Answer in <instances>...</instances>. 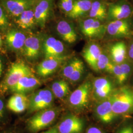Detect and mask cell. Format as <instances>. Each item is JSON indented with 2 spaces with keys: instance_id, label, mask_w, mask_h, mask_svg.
I'll list each match as a JSON object with an SVG mask.
<instances>
[{
  "instance_id": "41",
  "label": "cell",
  "mask_w": 133,
  "mask_h": 133,
  "mask_svg": "<svg viewBox=\"0 0 133 133\" xmlns=\"http://www.w3.org/2000/svg\"><path fill=\"white\" fill-rule=\"evenodd\" d=\"M132 87V88H133V87Z\"/></svg>"
},
{
  "instance_id": "40",
  "label": "cell",
  "mask_w": 133,
  "mask_h": 133,
  "mask_svg": "<svg viewBox=\"0 0 133 133\" xmlns=\"http://www.w3.org/2000/svg\"><path fill=\"white\" fill-rule=\"evenodd\" d=\"M0 133H17L14 132H12V131H10V132H2Z\"/></svg>"
},
{
  "instance_id": "22",
  "label": "cell",
  "mask_w": 133,
  "mask_h": 133,
  "mask_svg": "<svg viewBox=\"0 0 133 133\" xmlns=\"http://www.w3.org/2000/svg\"><path fill=\"white\" fill-rule=\"evenodd\" d=\"M14 22L19 28L25 31H31L37 25L34 5L25 10L18 17L14 19Z\"/></svg>"
},
{
  "instance_id": "23",
  "label": "cell",
  "mask_w": 133,
  "mask_h": 133,
  "mask_svg": "<svg viewBox=\"0 0 133 133\" xmlns=\"http://www.w3.org/2000/svg\"><path fill=\"white\" fill-rule=\"evenodd\" d=\"M102 52L100 46L94 43L89 44L83 50V56L86 62L95 71H98L97 62Z\"/></svg>"
},
{
  "instance_id": "9",
  "label": "cell",
  "mask_w": 133,
  "mask_h": 133,
  "mask_svg": "<svg viewBox=\"0 0 133 133\" xmlns=\"http://www.w3.org/2000/svg\"><path fill=\"white\" fill-rule=\"evenodd\" d=\"M106 30L109 36L114 38L129 37L133 35V27L128 19L110 21Z\"/></svg>"
},
{
  "instance_id": "16",
  "label": "cell",
  "mask_w": 133,
  "mask_h": 133,
  "mask_svg": "<svg viewBox=\"0 0 133 133\" xmlns=\"http://www.w3.org/2000/svg\"><path fill=\"white\" fill-rule=\"evenodd\" d=\"M41 84L39 79L35 76L33 72L22 77L19 81L13 86L10 92L14 93L26 94L38 88Z\"/></svg>"
},
{
  "instance_id": "7",
  "label": "cell",
  "mask_w": 133,
  "mask_h": 133,
  "mask_svg": "<svg viewBox=\"0 0 133 133\" xmlns=\"http://www.w3.org/2000/svg\"><path fill=\"white\" fill-rule=\"evenodd\" d=\"M133 13L131 5L126 0H121L109 5L107 18L110 21L129 19Z\"/></svg>"
},
{
  "instance_id": "1",
  "label": "cell",
  "mask_w": 133,
  "mask_h": 133,
  "mask_svg": "<svg viewBox=\"0 0 133 133\" xmlns=\"http://www.w3.org/2000/svg\"><path fill=\"white\" fill-rule=\"evenodd\" d=\"M109 98L116 115L124 117L133 114V88L131 86H120L113 91Z\"/></svg>"
},
{
  "instance_id": "35",
  "label": "cell",
  "mask_w": 133,
  "mask_h": 133,
  "mask_svg": "<svg viewBox=\"0 0 133 133\" xmlns=\"http://www.w3.org/2000/svg\"><path fill=\"white\" fill-rule=\"evenodd\" d=\"M127 55L129 59L133 62V41L129 45L127 48Z\"/></svg>"
},
{
  "instance_id": "38",
  "label": "cell",
  "mask_w": 133,
  "mask_h": 133,
  "mask_svg": "<svg viewBox=\"0 0 133 133\" xmlns=\"http://www.w3.org/2000/svg\"><path fill=\"white\" fill-rule=\"evenodd\" d=\"M3 71V64L2 59L0 57V77H1L2 75Z\"/></svg>"
},
{
  "instance_id": "2",
  "label": "cell",
  "mask_w": 133,
  "mask_h": 133,
  "mask_svg": "<svg viewBox=\"0 0 133 133\" xmlns=\"http://www.w3.org/2000/svg\"><path fill=\"white\" fill-rule=\"evenodd\" d=\"M59 109L51 107L34 113L26 121V126L31 133L38 132L51 125L57 119Z\"/></svg>"
},
{
  "instance_id": "15",
  "label": "cell",
  "mask_w": 133,
  "mask_h": 133,
  "mask_svg": "<svg viewBox=\"0 0 133 133\" xmlns=\"http://www.w3.org/2000/svg\"><path fill=\"white\" fill-rule=\"evenodd\" d=\"M80 27L82 34L90 38L101 37L105 31V27L101 21L91 18L81 21Z\"/></svg>"
},
{
  "instance_id": "21",
  "label": "cell",
  "mask_w": 133,
  "mask_h": 133,
  "mask_svg": "<svg viewBox=\"0 0 133 133\" xmlns=\"http://www.w3.org/2000/svg\"><path fill=\"white\" fill-rule=\"evenodd\" d=\"M56 31L61 38L68 43L71 44L76 42L78 38L74 26L65 20H61L58 22Z\"/></svg>"
},
{
  "instance_id": "28",
  "label": "cell",
  "mask_w": 133,
  "mask_h": 133,
  "mask_svg": "<svg viewBox=\"0 0 133 133\" xmlns=\"http://www.w3.org/2000/svg\"><path fill=\"white\" fill-rule=\"evenodd\" d=\"M114 63L111 61L110 58L102 52L97 62L98 71H107L111 74Z\"/></svg>"
},
{
  "instance_id": "6",
  "label": "cell",
  "mask_w": 133,
  "mask_h": 133,
  "mask_svg": "<svg viewBox=\"0 0 133 133\" xmlns=\"http://www.w3.org/2000/svg\"><path fill=\"white\" fill-rule=\"evenodd\" d=\"M92 86L89 81H86L79 86L69 96V102L72 107L81 109L87 105Z\"/></svg>"
},
{
  "instance_id": "14",
  "label": "cell",
  "mask_w": 133,
  "mask_h": 133,
  "mask_svg": "<svg viewBox=\"0 0 133 133\" xmlns=\"http://www.w3.org/2000/svg\"><path fill=\"white\" fill-rule=\"evenodd\" d=\"M59 133H81L84 128L83 120L74 115L65 117L57 125Z\"/></svg>"
},
{
  "instance_id": "24",
  "label": "cell",
  "mask_w": 133,
  "mask_h": 133,
  "mask_svg": "<svg viewBox=\"0 0 133 133\" xmlns=\"http://www.w3.org/2000/svg\"><path fill=\"white\" fill-rule=\"evenodd\" d=\"M110 59L114 64H119L125 62L127 55V48L123 42L113 44L110 48Z\"/></svg>"
},
{
  "instance_id": "19",
  "label": "cell",
  "mask_w": 133,
  "mask_h": 133,
  "mask_svg": "<svg viewBox=\"0 0 133 133\" xmlns=\"http://www.w3.org/2000/svg\"><path fill=\"white\" fill-rule=\"evenodd\" d=\"M93 89L95 97L99 100L108 98L113 91V85L109 79L99 77L93 82Z\"/></svg>"
},
{
  "instance_id": "27",
  "label": "cell",
  "mask_w": 133,
  "mask_h": 133,
  "mask_svg": "<svg viewBox=\"0 0 133 133\" xmlns=\"http://www.w3.org/2000/svg\"><path fill=\"white\" fill-rule=\"evenodd\" d=\"M51 90L55 97L62 99L69 94L70 87L66 81L64 79H60L53 82L51 86Z\"/></svg>"
},
{
  "instance_id": "33",
  "label": "cell",
  "mask_w": 133,
  "mask_h": 133,
  "mask_svg": "<svg viewBox=\"0 0 133 133\" xmlns=\"http://www.w3.org/2000/svg\"><path fill=\"white\" fill-rule=\"evenodd\" d=\"M76 0H59V6L60 10L65 14H69L72 9Z\"/></svg>"
},
{
  "instance_id": "8",
  "label": "cell",
  "mask_w": 133,
  "mask_h": 133,
  "mask_svg": "<svg viewBox=\"0 0 133 133\" xmlns=\"http://www.w3.org/2000/svg\"><path fill=\"white\" fill-rule=\"evenodd\" d=\"M53 0H35L34 10L37 26L43 28L52 14Z\"/></svg>"
},
{
  "instance_id": "37",
  "label": "cell",
  "mask_w": 133,
  "mask_h": 133,
  "mask_svg": "<svg viewBox=\"0 0 133 133\" xmlns=\"http://www.w3.org/2000/svg\"><path fill=\"white\" fill-rule=\"evenodd\" d=\"M42 133H59L57 126H54L52 128L49 129V130H46L44 132H43Z\"/></svg>"
},
{
  "instance_id": "5",
  "label": "cell",
  "mask_w": 133,
  "mask_h": 133,
  "mask_svg": "<svg viewBox=\"0 0 133 133\" xmlns=\"http://www.w3.org/2000/svg\"><path fill=\"white\" fill-rule=\"evenodd\" d=\"M43 37L38 34L28 36L25 41L22 53L25 59L29 62L38 60L43 53Z\"/></svg>"
},
{
  "instance_id": "18",
  "label": "cell",
  "mask_w": 133,
  "mask_h": 133,
  "mask_svg": "<svg viewBox=\"0 0 133 133\" xmlns=\"http://www.w3.org/2000/svg\"><path fill=\"white\" fill-rule=\"evenodd\" d=\"M29 104V97L25 94L14 93L6 103L7 109L15 114H21L27 110Z\"/></svg>"
},
{
  "instance_id": "4",
  "label": "cell",
  "mask_w": 133,
  "mask_h": 133,
  "mask_svg": "<svg viewBox=\"0 0 133 133\" xmlns=\"http://www.w3.org/2000/svg\"><path fill=\"white\" fill-rule=\"evenodd\" d=\"M55 96L51 89L45 88L34 92L29 97L28 114H34L38 111L52 107Z\"/></svg>"
},
{
  "instance_id": "20",
  "label": "cell",
  "mask_w": 133,
  "mask_h": 133,
  "mask_svg": "<svg viewBox=\"0 0 133 133\" xmlns=\"http://www.w3.org/2000/svg\"><path fill=\"white\" fill-rule=\"evenodd\" d=\"M95 112L98 118L104 123H111L117 117L113 111L109 98L102 100L97 105Z\"/></svg>"
},
{
  "instance_id": "31",
  "label": "cell",
  "mask_w": 133,
  "mask_h": 133,
  "mask_svg": "<svg viewBox=\"0 0 133 133\" xmlns=\"http://www.w3.org/2000/svg\"><path fill=\"white\" fill-rule=\"evenodd\" d=\"M85 70L84 64L82 61L79 63L74 72L71 74L68 79L72 82H76L79 81L83 75Z\"/></svg>"
},
{
  "instance_id": "30",
  "label": "cell",
  "mask_w": 133,
  "mask_h": 133,
  "mask_svg": "<svg viewBox=\"0 0 133 133\" xmlns=\"http://www.w3.org/2000/svg\"><path fill=\"white\" fill-rule=\"evenodd\" d=\"M10 27L9 16L5 9L0 4V30L7 31Z\"/></svg>"
},
{
  "instance_id": "13",
  "label": "cell",
  "mask_w": 133,
  "mask_h": 133,
  "mask_svg": "<svg viewBox=\"0 0 133 133\" xmlns=\"http://www.w3.org/2000/svg\"><path fill=\"white\" fill-rule=\"evenodd\" d=\"M65 51L64 44L57 38L49 36L43 39L42 52L44 58L64 56Z\"/></svg>"
},
{
  "instance_id": "26",
  "label": "cell",
  "mask_w": 133,
  "mask_h": 133,
  "mask_svg": "<svg viewBox=\"0 0 133 133\" xmlns=\"http://www.w3.org/2000/svg\"><path fill=\"white\" fill-rule=\"evenodd\" d=\"M89 17L91 18L103 21L107 17V10L102 2L96 1L92 2L90 10L89 11Z\"/></svg>"
},
{
  "instance_id": "10",
  "label": "cell",
  "mask_w": 133,
  "mask_h": 133,
  "mask_svg": "<svg viewBox=\"0 0 133 133\" xmlns=\"http://www.w3.org/2000/svg\"><path fill=\"white\" fill-rule=\"evenodd\" d=\"M35 0H0L9 17L15 19L25 10L33 6Z\"/></svg>"
},
{
  "instance_id": "12",
  "label": "cell",
  "mask_w": 133,
  "mask_h": 133,
  "mask_svg": "<svg viewBox=\"0 0 133 133\" xmlns=\"http://www.w3.org/2000/svg\"><path fill=\"white\" fill-rule=\"evenodd\" d=\"M66 56L60 57H49L44 58L39 63L36 68V72L38 76L46 77L54 74L66 61Z\"/></svg>"
},
{
  "instance_id": "36",
  "label": "cell",
  "mask_w": 133,
  "mask_h": 133,
  "mask_svg": "<svg viewBox=\"0 0 133 133\" xmlns=\"http://www.w3.org/2000/svg\"><path fill=\"white\" fill-rule=\"evenodd\" d=\"M86 133H105L101 129L96 127H91L87 130Z\"/></svg>"
},
{
  "instance_id": "17",
  "label": "cell",
  "mask_w": 133,
  "mask_h": 133,
  "mask_svg": "<svg viewBox=\"0 0 133 133\" xmlns=\"http://www.w3.org/2000/svg\"><path fill=\"white\" fill-rule=\"evenodd\" d=\"M133 72V62H124L114 64L111 74L114 76L117 83L122 86L128 81Z\"/></svg>"
},
{
  "instance_id": "11",
  "label": "cell",
  "mask_w": 133,
  "mask_h": 133,
  "mask_svg": "<svg viewBox=\"0 0 133 133\" xmlns=\"http://www.w3.org/2000/svg\"><path fill=\"white\" fill-rule=\"evenodd\" d=\"M28 36L22 31L16 29H9L5 36V43L10 50L22 52Z\"/></svg>"
},
{
  "instance_id": "29",
  "label": "cell",
  "mask_w": 133,
  "mask_h": 133,
  "mask_svg": "<svg viewBox=\"0 0 133 133\" xmlns=\"http://www.w3.org/2000/svg\"><path fill=\"white\" fill-rule=\"evenodd\" d=\"M81 61V60L77 58H74L68 61L62 68L61 71L62 76L68 79L71 74Z\"/></svg>"
},
{
  "instance_id": "25",
  "label": "cell",
  "mask_w": 133,
  "mask_h": 133,
  "mask_svg": "<svg viewBox=\"0 0 133 133\" xmlns=\"http://www.w3.org/2000/svg\"><path fill=\"white\" fill-rule=\"evenodd\" d=\"M91 0H76L71 11L67 15L71 19H76L82 16L90 10Z\"/></svg>"
},
{
  "instance_id": "39",
  "label": "cell",
  "mask_w": 133,
  "mask_h": 133,
  "mask_svg": "<svg viewBox=\"0 0 133 133\" xmlns=\"http://www.w3.org/2000/svg\"><path fill=\"white\" fill-rule=\"evenodd\" d=\"M3 40H2V37L0 35V49L1 48H2L3 46Z\"/></svg>"
},
{
  "instance_id": "32",
  "label": "cell",
  "mask_w": 133,
  "mask_h": 133,
  "mask_svg": "<svg viewBox=\"0 0 133 133\" xmlns=\"http://www.w3.org/2000/svg\"><path fill=\"white\" fill-rule=\"evenodd\" d=\"M6 105L0 97V127L3 126L8 121V112Z\"/></svg>"
},
{
  "instance_id": "34",
  "label": "cell",
  "mask_w": 133,
  "mask_h": 133,
  "mask_svg": "<svg viewBox=\"0 0 133 133\" xmlns=\"http://www.w3.org/2000/svg\"><path fill=\"white\" fill-rule=\"evenodd\" d=\"M116 133H133V120H127L118 129Z\"/></svg>"
},
{
  "instance_id": "3",
  "label": "cell",
  "mask_w": 133,
  "mask_h": 133,
  "mask_svg": "<svg viewBox=\"0 0 133 133\" xmlns=\"http://www.w3.org/2000/svg\"><path fill=\"white\" fill-rule=\"evenodd\" d=\"M32 72L31 68L23 61L18 60L12 63L0 83V97L10 92L22 77Z\"/></svg>"
}]
</instances>
